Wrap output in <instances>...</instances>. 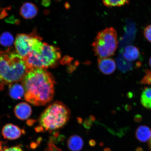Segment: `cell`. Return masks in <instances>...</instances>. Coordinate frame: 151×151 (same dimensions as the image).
Here are the masks:
<instances>
[{"instance_id":"cell-8","label":"cell","mask_w":151,"mask_h":151,"mask_svg":"<svg viewBox=\"0 0 151 151\" xmlns=\"http://www.w3.org/2000/svg\"><path fill=\"white\" fill-rule=\"evenodd\" d=\"M2 133L5 139L14 140L21 136L22 131L18 126L9 124H6L3 127Z\"/></svg>"},{"instance_id":"cell-20","label":"cell","mask_w":151,"mask_h":151,"mask_svg":"<svg viewBox=\"0 0 151 151\" xmlns=\"http://www.w3.org/2000/svg\"><path fill=\"white\" fill-rule=\"evenodd\" d=\"M144 35L145 38L149 42H151V24L147 26L145 28L144 31Z\"/></svg>"},{"instance_id":"cell-3","label":"cell","mask_w":151,"mask_h":151,"mask_svg":"<svg viewBox=\"0 0 151 151\" xmlns=\"http://www.w3.org/2000/svg\"><path fill=\"white\" fill-rule=\"evenodd\" d=\"M70 116V111L65 104L55 102L49 105L41 114L37 129L47 131L60 129L67 123Z\"/></svg>"},{"instance_id":"cell-28","label":"cell","mask_w":151,"mask_h":151,"mask_svg":"<svg viewBox=\"0 0 151 151\" xmlns=\"http://www.w3.org/2000/svg\"><path fill=\"white\" fill-rule=\"evenodd\" d=\"M149 65H150V67H151V57L150 58V60H149Z\"/></svg>"},{"instance_id":"cell-10","label":"cell","mask_w":151,"mask_h":151,"mask_svg":"<svg viewBox=\"0 0 151 151\" xmlns=\"http://www.w3.org/2000/svg\"><path fill=\"white\" fill-rule=\"evenodd\" d=\"M38 12V9L33 4L26 3L22 5L20 11V14L25 19H31L35 17Z\"/></svg>"},{"instance_id":"cell-6","label":"cell","mask_w":151,"mask_h":151,"mask_svg":"<svg viewBox=\"0 0 151 151\" xmlns=\"http://www.w3.org/2000/svg\"><path fill=\"white\" fill-rule=\"evenodd\" d=\"M33 42L32 33L30 35L19 34L17 35L14 42L16 52L22 58H25L32 50Z\"/></svg>"},{"instance_id":"cell-16","label":"cell","mask_w":151,"mask_h":151,"mask_svg":"<svg viewBox=\"0 0 151 151\" xmlns=\"http://www.w3.org/2000/svg\"><path fill=\"white\" fill-rule=\"evenodd\" d=\"M142 104L147 109H150L151 106V88H145L142 93Z\"/></svg>"},{"instance_id":"cell-2","label":"cell","mask_w":151,"mask_h":151,"mask_svg":"<svg viewBox=\"0 0 151 151\" xmlns=\"http://www.w3.org/2000/svg\"><path fill=\"white\" fill-rule=\"evenodd\" d=\"M27 73L23 58L11 49L0 51V85L14 83L23 80Z\"/></svg>"},{"instance_id":"cell-17","label":"cell","mask_w":151,"mask_h":151,"mask_svg":"<svg viewBox=\"0 0 151 151\" xmlns=\"http://www.w3.org/2000/svg\"><path fill=\"white\" fill-rule=\"evenodd\" d=\"M14 42L12 35L8 32H5L0 36V43L4 47H10Z\"/></svg>"},{"instance_id":"cell-14","label":"cell","mask_w":151,"mask_h":151,"mask_svg":"<svg viewBox=\"0 0 151 151\" xmlns=\"http://www.w3.org/2000/svg\"><path fill=\"white\" fill-rule=\"evenodd\" d=\"M116 64L118 69L122 73H127L133 69V65L132 62L126 60L121 52L116 58Z\"/></svg>"},{"instance_id":"cell-24","label":"cell","mask_w":151,"mask_h":151,"mask_svg":"<svg viewBox=\"0 0 151 151\" xmlns=\"http://www.w3.org/2000/svg\"><path fill=\"white\" fill-rule=\"evenodd\" d=\"M90 146L91 147H94L96 145V142L94 139H91L89 141Z\"/></svg>"},{"instance_id":"cell-12","label":"cell","mask_w":151,"mask_h":151,"mask_svg":"<svg viewBox=\"0 0 151 151\" xmlns=\"http://www.w3.org/2000/svg\"><path fill=\"white\" fill-rule=\"evenodd\" d=\"M84 142L82 137L77 135L70 137L67 141L68 148L71 151H80L83 146Z\"/></svg>"},{"instance_id":"cell-19","label":"cell","mask_w":151,"mask_h":151,"mask_svg":"<svg viewBox=\"0 0 151 151\" xmlns=\"http://www.w3.org/2000/svg\"><path fill=\"white\" fill-rule=\"evenodd\" d=\"M145 75L140 81V83L143 84L151 85V70L146 69L145 70Z\"/></svg>"},{"instance_id":"cell-25","label":"cell","mask_w":151,"mask_h":151,"mask_svg":"<svg viewBox=\"0 0 151 151\" xmlns=\"http://www.w3.org/2000/svg\"><path fill=\"white\" fill-rule=\"evenodd\" d=\"M148 146L150 151H151V138L150 140V141L149 142Z\"/></svg>"},{"instance_id":"cell-22","label":"cell","mask_w":151,"mask_h":151,"mask_svg":"<svg viewBox=\"0 0 151 151\" xmlns=\"http://www.w3.org/2000/svg\"><path fill=\"white\" fill-rule=\"evenodd\" d=\"M83 125L84 127L87 129H90L92 125V123L89 120H85Z\"/></svg>"},{"instance_id":"cell-26","label":"cell","mask_w":151,"mask_h":151,"mask_svg":"<svg viewBox=\"0 0 151 151\" xmlns=\"http://www.w3.org/2000/svg\"><path fill=\"white\" fill-rule=\"evenodd\" d=\"M136 151H143V150L142 149L140 148V147H139V148H138L137 149Z\"/></svg>"},{"instance_id":"cell-11","label":"cell","mask_w":151,"mask_h":151,"mask_svg":"<svg viewBox=\"0 0 151 151\" xmlns=\"http://www.w3.org/2000/svg\"><path fill=\"white\" fill-rule=\"evenodd\" d=\"M123 56L128 61H135L140 57V52L136 47L129 45L126 46L123 50H120Z\"/></svg>"},{"instance_id":"cell-5","label":"cell","mask_w":151,"mask_h":151,"mask_svg":"<svg viewBox=\"0 0 151 151\" xmlns=\"http://www.w3.org/2000/svg\"><path fill=\"white\" fill-rule=\"evenodd\" d=\"M36 67L46 69L55 67L61 58L60 49L55 46L43 43L40 51H35Z\"/></svg>"},{"instance_id":"cell-23","label":"cell","mask_w":151,"mask_h":151,"mask_svg":"<svg viewBox=\"0 0 151 151\" xmlns=\"http://www.w3.org/2000/svg\"><path fill=\"white\" fill-rule=\"evenodd\" d=\"M50 0H42V5L45 7H48L50 4Z\"/></svg>"},{"instance_id":"cell-7","label":"cell","mask_w":151,"mask_h":151,"mask_svg":"<svg viewBox=\"0 0 151 151\" xmlns=\"http://www.w3.org/2000/svg\"><path fill=\"white\" fill-rule=\"evenodd\" d=\"M116 63L111 58H98V67L100 71L105 75L112 74L116 69Z\"/></svg>"},{"instance_id":"cell-27","label":"cell","mask_w":151,"mask_h":151,"mask_svg":"<svg viewBox=\"0 0 151 151\" xmlns=\"http://www.w3.org/2000/svg\"><path fill=\"white\" fill-rule=\"evenodd\" d=\"M104 151H111L110 150V149L108 148H105L104 149Z\"/></svg>"},{"instance_id":"cell-13","label":"cell","mask_w":151,"mask_h":151,"mask_svg":"<svg viewBox=\"0 0 151 151\" xmlns=\"http://www.w3.org/2000/svg\"><path fill=\"white\" fill-rule=\"evenodd\" d=\"M135 136L141 142H146L151 139V130L146 126H139L136 131Z\"/></svg>"},{"instance_id":"cell-18","label":"cell","mask_w":151,"mask_h":151,"mask_svg":"<svg viewBox=\"0 0 151 151\" xmlns=\"http://www.w3.org/2000/svg\"><path fill=\"white\" fill-rule=\"evenodd\" d=\"M104 5L107 7H120L129 3V0H102Z\"/></svg>"},{"instance_id":"cell-15","label":"cell","mask_w":151,"mask_h":151,"mask_svg":"<svg viewBox=\"0 0 151 151\" xmlns=\"http://www.w3.org/2000/svg\"><path fill=\"white\" fill-rule=\"evenodd\" d=\"M25 91L23 86L18 84H10L9 94L12 99L16 100L21 99Z\"/></svg>"},{"instance_id":"cell-21","label":"cell","mask_w":151,"mask_h":151,"mask_svg":"<svg viewBox=\"0 0 151 151\" xmlns=\"http://www.w3.org/2000/svg\"><path fill=\"white\" fill-rule=\"evenodd\" d=\"M2 151H23L19 146H16L6 148Z\"/></svg>"},{"instance_id":"cell-29","label":"cell","mask_w":151,"mask_h":151,"mask_svg":"<svg viewBox=\"0 0 151 151\" xmlns=\"http://www.w3.org/2000/svg\"><path fill=\"white\" fill-rule=\"evenodd\" d=\"M150 109H151V107H150Z\"/></svg>"},{"instance_id":"cell-9","label":"cell","mask_w":151,"mask_h":151,"mask_svg":"<svg viewBox=\"0 0 151 151\" xmlns=\"http://www.w3.org/2000/svg\"><path fill=\"white\" fill-rule=\"evenodd\" d=\"M32 112L31 106L26 103L18 104L15 107L14 113L17 117L21 120H25L29 118Z\"/></svg>"},{"instance_id":"cell-1","label":"cell","mask_w":151,"mask_h":151,"mask_svg":"<svg viewBox=\"0 0 151 151\" xmlns=\"http://www.w3.org/2000/svg\"><path fill=\"white\" fill-rule=\"evenodd\" d=\"M26 101L37 106L50 103L54 93L53 76L46 69L37 68L27 72L23 79Z\"/></svg>"},{"instance_id":"cell-4","label":"cell","mask_w":151,"mask_h":151,"mask_svg":"<svg viewBox=\"0 0 151 151\" xmlns=\"http://www.w3.org/2000/svg\"><path fill=\"white\" fill-rule=\"evenodd\" d=\"M116 32L112 27L106 28L98 34L92 43L95 55L99 58L114 55L118 45Z\"/></svg>"}]
</instances>
